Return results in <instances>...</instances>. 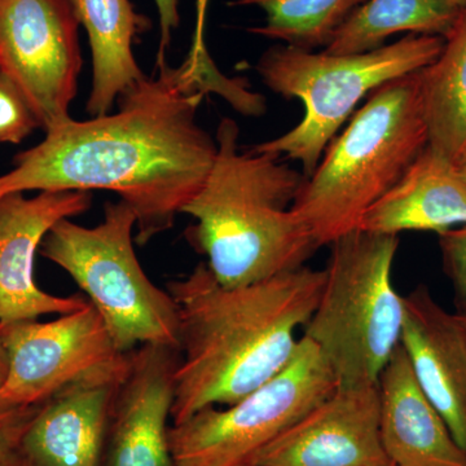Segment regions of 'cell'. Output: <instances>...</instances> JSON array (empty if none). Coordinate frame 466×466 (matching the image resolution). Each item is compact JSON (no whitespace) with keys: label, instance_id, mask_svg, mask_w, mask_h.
Segmentation results:
<instances>
[{"label":"cell","instance_id":"31","mask_svg":"<svg viewBox=\"0 0 466 466\" xmlns=\"http://www.w3.org/2000/svg\"><path fill=\"white\" fill-rule=\"evenodd\" d=\"M0 466H16L12 459H0Z\"/></svg>","mask_w":466,"mask_h":466},{"label":"cell","instance_id":"15","mask_svg":"<svg viewBox=\"0 0 466 466\" xmlns=\"http://www.w3.org/2000/svg\"><path fill=\"white\" fill-rule=\"evenodd\" d=\"M400 343L426 397L466 453V336L456 314L425 285L404 297Z\"/></svg>","mask_w":466,"mask_h":466},{"label":"cell","instance_id":"21","mask_svg":"<svg viewBox=\"0 0 466 466\" xmlns=\"http://www.w3.org/2000/svg\"><path fill=\"white\" fill-rule=\"evenodd\" d=\"M367 0H233L231 7H258L265 25L249 32L303 51L328 47L350 15Z\"/></svg>","mask_w":466,"mask_h":466},{"label":"cell","instance_id":"30","mask_svg":"<svg viewBox=\"0 0 466 466\" xmlns=\"http://www.w3.org/2000/svg\"><path fill=\"white\" fill-rule=\"evenodd\" d=\"M451 5H455L456 8H464L466 7V0H449Z\"/></svg>","mask_w":466,"mask_h":466},{"label":"cell","instance_id":"29","mask_svg":"<svg viewBox=\"0 0 466 466\" xmlns=\"http://www.w3.org/2000/svg\"><path fill=\"white\" fill-rule=\"evenodd\" d=\"M456 317H458V320L460 325H461L462 330H464L466 336V314H459V312H455Z\"/></svg>","mask_w":466,"mask_h":466},{"label":"cell","instance_id":"23","mask_svg":"<svg viewBox=\"0 0 466 466\" xmlns=\"http://www.w3.org/2000/svg\"><path fill=\"white\" fill-rule=\"evenodd\" d=\"M440 236L441 260L456 294L459 314H466V225L455 227Z\"/></svg>","mask_w":466,"mask_h":466},{"label":"cell","instance_id":"13","mask_svg":"<svg viewBox=\"0 0 466 466\" xmlns=\"http://www.w3.org/2000/svg\"><path fill=\"white\" fill-rule=\"evenodd\" d=\"M180 350L142 345L128 364L110 406L101 466H177L171 453V408Z\"/></svg>","mask_w":466,"mask_h":466},{"label":"cell","instance_id":"27","mask_svg":"<svg viewBox=\"0 0 466 466\" xmlns=\"http://www.w3.org/2000/svg\"><path fill=\"white\" fill-rule=\"evenodd\" d=\"M8 372V360L7 354H5V346H3L2 339H0V386L5 381Z\"/></svg>","mask_w":466,"mask_h":466},{"label":"cell","instance_id":"25","mask_svg":"<svg viewBox=\"0 0 466 466\" xmlns=\"http://www.w3.org/2000/svg\"><path fill=\"white\" fill-rule=\"evenodd\" d=\"M208 5L210 0H196L195 33H193L191 50L183 63L195 76L207 75L216 66L205 42Z\"/></svg>","mask_w":466,"mask_h":466},{"label":"cell","instance_id":"5","mask_svg":"<svg viewBox=\"0 0 466 466\" xmlns=\"http://www.w3.org/2000/svg\"><path fill=\"white\" fill-rule=\"evenodd\" d=\"M444 38L407 34L389 46L355 55H330L275 46L260 56L257 72L263 84L285 99H299L305 116L287 134L251 150L287 156L311 177L355 106L377 88L420 72L443 50Z\"/></svg>","mask_w":466,"mask_h":466},{"label":"cell","instance_id":"28","mask_svg":"<svg viewBox=\"0 0 466 466\" xmlns=\"http://www.w3.org/2000/svg\"><path fill=\"white\" fill-rule=\"evenodd\" d=\"M455 164L460 175H461L462 180H464L466 184V148L462 150L461 155L456 159Z\"/></svg>","mask_w":466,"mask_h":466},{"label":"cell","instance_id":"17","mask_svg":"<svg viewBox=\"0 0 466 466\" xmlns=\"http://www.w3.org/2000/svg\"><path fill=\"white\" fill-rule=\"evenodd\" d=\"M461 225H466V184L455 162L428 146L400 182L368 208L357 229L441 235Z\"/></svg>","mask_w":466,"mask_h":466},{"label":"cell","instance_id":"6","mask_svg":"<svg viewBox=\"0 0 466 466\" xmlns=\"http://www.w3.org/2000/svg\"><path fill=\"white\" fill-rule=\"evenodd\" d=\"M398 236L354 229L334 240L320 299L303 336L329 364L337 386L379 385L400 343L404 297L392 284Z\"/></svg>","mask_w":466,"mask_h":466},{"label":"cell","instance_id":"32","mask_svg":"<svg viewBox=\"0 0 466 466\" xmlns=\"http://www.w3.org/2000/svg\"><path fill=\"white\" fill-rule=\"evenodd\" d=\"M241 466H258V465H249V464H245V465H241Z\"/></svg>","mask_w":466,"mask_h":466},{"label":"cell","instance_id":"2","mask_svg":"<svg viewBox=\"0 0 466 466\" xmlns=\"http://www.w3.org/2000/svg\"><path fill=\"white\" fill-rule=\"evenodd\" d=\"M325 271L299 267L225 287L207 263L167 283L179 319L180 360L171 425L208 407L231 406L289 364L323 290Z\"/></svg>","mask_w":466,"mask_h":466},{"label":"cell","instance_id":"11","mask_svg":"<svg viewBox=\"0 0 466 466\" xmlns=\"http://www.w3.org/2000/svg\"><path fill=\"white\" fill-rule=\"evenodd\" d=\"M248 464L390 466L380 429L379 385L337 386Z\"/></svg>","mask_w":466,"mask_h":466},{"label":"cell","instance_id":"19","mask_svg":"<svg viewBox=\"0 0 466 466\" xmlns=\"http://www.w3.org/2000/svg\"><path fill=\"white\" fill-rule=\"evenodd\" d=\"M420 86L429 147L455 162L466 148V7L440 56L420 72Z\"/></svg>","mask_w":466,"mask_h":466},{"label":"cell","instance_id":"22","mask_svg":"<svg viewBox=\"0 0 466 466\" xmlns=\"http://www.w3.org/2000/svg\"><path fill=\"white\" fill-rule=\"evenodd\" d=\"M41 127L23 92L0 72V144H20Z\"/></svg>","mask_w":466,"mask_h":466},{"label":"cell","instance_id":"1","mask_svg":"<svg viewBox=\"0 0 466 466\" xmlns=\"http://www.w3.org/2000/svg\"><path fill=\"white\" fill-rule=\"evenodd\" d=\"M118 97V112L63 124L38 146L18 153L0 175L9 193L115 192L137 214V245L148 244L204 186L217 142L198 125L205 94L182 66H156Z\"/></svg>","mask_w":466,"mask_h":466},{"label":"cell","instance_id":"4","mask_svg":"<svg viewBox=\"0 0 466 466\" xmlns=\"http://www.w3.org/2000/svg\"><path fill=\"white\" fill-rule=\"evenodd\" d=\"M420 72L373 91L300 186L291 211L318 248L357 229L429 146Z\"/></svg>","mask_w":466,"mask_h":466},{"label":"cell","instance_id":"20","mask_svg":"<svg viewBox=\"0 0 466 466\" xmlns=\"http://www.w3.org/2000/svg\"><path fill=\"white\" fill-rule=\"evenodd\" d=\"M459 12L449 0H367L350 15L324 52L366 54L400 33L446 38Z\"/></svg>","mask_w":466,"mask_h":466},{"label":"cell","instance_id":"18","mask_svg":"<svg viewBox=\"0 0 466 466\" xmlns=\"http://www.w3.org/2000/svg\"><path fill=\"white\" fill-rule=\"evenodd\" d=\"M90 43L92 85L87 112L108 115L126 91L142 81L134 56L135 41L149 29V18L131 0H70Z\"/></svg>","mask_w":466,"mask_h":466},{"label":"cell","instance_id":"9","mask_svg":"<svg viewBox=\"0 0 466 466\" xmlns=\"http://www.w3.org/2000/svg\"><path fill=\"white\" fill-rule=\"evenodd\" d=\"M70 0H0V72L51 130L70 118L82 60Z\"/></svg>","mask_w":466,"mask_h":466},{"label":"cell","instance_id":"16","mask_svg":"<svg viewBox=\"0 0 466 466\" xmlns=\"http://www.w3.org/2000/svg\"><path fill=\"white\" fill-rule=\"evenodd\" d=\"M383 449L395 466H466V453L417 381L406 350L395 349L379 379Z\"/></svg>","mask_w":466,"mask_h":466},{"label":"cell","instance_id":"14","mask_svg":"<svg viewBox=\"0 0 466 466\" xmlns=\"http://www.w3.org/2000/svg\"><path fill=\"white\" fill-rule=\"evenodd\" d=\"M128 352L43 401L12 460L16 466H101L110 406Z\"/></svg>","mask_w":466,"mask_h":466},{"label":"cell","instance_id":"10","mask_svg":"<svg viewBox=\"0 0 466 466\" xmlns=\"http://www.w3.org/2000/svg\"><path fill=\"white\" fill-rule=\"evenodd\" d=\"M0 339L8 360L0 400L14 406L43 403L124 355L90 302L52 321L0 323Z\"/></svg>","mask_w":466,"mask_h":466},{"label":"cell","instance_id":"7","mask_svg":"<svg viewBox=\"0 0 466 466\" xmlns=\"http://www.w3.org/2000/svg\"><path fill=\"white\" fill-rule=\"evenodd\" d=\"M137 214L125 201L108 202L95 227L60 220L46 235L41 254L84 290L122 354L142 345L180 348L173 297L152 283L135 251Z\"/></svg>","mask_w":466,"mask_h":466},{"label":"cell","instance_id":"8","mask_svg":"<svg viewBox=\"0 0 466 466\" xmlns=\"http://www.w3.org/2000/svg\"><path fill=\"white\" fill-rule=\"evenodd\" d=\"M337 388L329 364L305 336L287 367L231 406L208 407L168 431L177 466H241Z\"/></svg>","mask_w":466,"mask_h":466},{"label":"cell","instance_id":"26","mask_svg":"<svg viewBox=\"0 0 466 466\" xmlns=\"http://www.w3.org/2000/svg\"><path fill=\"white\" fill-rule=\"evenodd\" d=\"M159 18V47L157 54L158 64L167 61L168 46L174 30L177 29L180 23L179 3L180 0H155Z\"/></svg>","mask_w":466,"mask_h":466},{"label":"cell","instance_id":"12","mask_svg":"<svg viewBox=\"0 0 466 466\" xmlns=\"http://www.w3.org/2000/svg\"><path fill=\"white\" fill-rule=\"evenodd\" d=\"M86 191L9 193L0 198V323L66 315L88 305L81 296L46 293L34 279V260L52 227L91 208Z\"/></svg>","mask_w":466,"mask_h":466},{"label":"cell","instance_id":"3","mask_svg":"<svg viewBox=\"0 0 466 466\" xmlns=\"http://www.w3.org/2000/svg\"><path fill=\"white\" fill-rule=\"evenodd\" d=\"M240 128L220 121L213 167L182 214L187 238L225 287H241L299 268L318 249L291 205L306 177L268 153L241 152Z\"/></svg>","mask_w":466,"mask_h":466},{"label":"cell","instance_id":"33","mask_svg":"<svg viewBox=\"0 0 466 466\" xmlns=\"http://www.w3.org/2000/svg\"><path fill=\"white\" fill-rule=\"evenodd\" d=\"M390 466H395V465H392V464H391Z\"/></svg>","mask_w":466,"mask_h":466},{"label":"cell","instance_id":"24","mask_svg":"<svg viewBox=\"0 0 466 466\" xmlns=\"http://www.w3.org/2000/svg\"><path fill=\"white\" fill-rule=\"evenodd\" d=\"M41 404L14 406L0 400V459H12L18 441Z\"/></svg>","mask_w":466,"mask_h":466}]
</instances>
